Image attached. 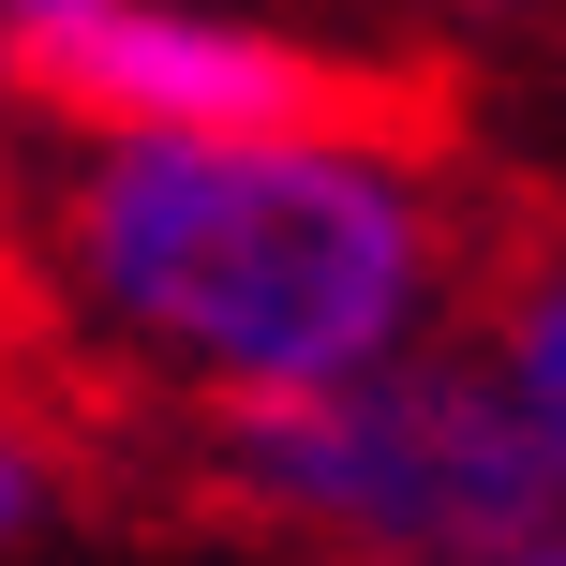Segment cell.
Masks as SVG:
<instances>
[{"label": "cell", "instance_id": "obj_8", "mask_svg": "<svg viewBox=\"0 0 566 566\" xmlns=\"http://www.w3.org/2000/svg\"><path fill=\"white\" fill-rule=\"evenodd\" d=\"M507 566H566V537H537V552H507Z\"/></svg>", "mask_w": 566, "mask_h": 566}, {"label": "cell", "instance_id": "obj_6", "mask_svg": "<svg viewBox=\"0 0 566 566\" xmlns=\"http://www.w3.org/2000/svg\"><path fill=\"white\" fill-rule=\"evenodd\" d=\"M45 15H60V0H0V60H15V45H30Z\"/></svg>", "mask_w": 566, "mask_h": 566}, {"label": "cell", "instance_id": "obj_1", "mask_svg": "<svg viewBox=\"0 0 566 566\" xmlns=\"http://www.w3.org/2000/svg\"><path fill=\"white\" fill-rule=\"evenodd\" d=\"M45 283L105 358L195 402H269L432 343L448 209L388 119L90 135L45 195Z\"/></svg>", "mask_w": 566, "mask_h": 566}, {"label": "cell", "instance_id": "obj_5", "mask_svg": "<svg viewBox=\"0 0 566 566\" xmlns=\"http://www.w3.org/2000/svg\"><path fill=\"white\" fill-rule=\"evenodd\" d=\"M30 492H45V448H30V418H15V402H0V537H15V522H30Z\"/></svg>", "mask_w": 566, "mask_h": 566}, {"label": "cell", "instance_id": "obj_2", "mask_svg": "<svg viewBox=\"0 0 566 566\" xmlns=\"http://www.w3.org/2000/svg\"><path fill=\"white\" fill-rule=\"evenodd\" d=\"M209 448H224L239 492L343 537L358 566H507L566 522L478 358H373L343 388L209 402Z\"/></svg>", "mask_w": 566, "mask_h": 566}, {"label": "cell", "instance_id": "obj_4", "mask_svg": "<svg viewBox=\"0 0 566 566\" xmlns=\"http://www.w3.org/2000/svg\"><path fill=\"white\" fill-rule=\"evenodd\" d=\"M492 388H507V418H522V448H537V478H552V507H566V224L552 239H522L507 269H492Z\"/></svg>", "mask_w": 566, "mask_h": 566}, {"label": "cell", "instance_id": "obj_3", "mask_svg": "<svg viewBox=\"0 0 566 566\" xmlns=\"http://www.w3.org/2000/svg\"><path fill=\"white\" fill-rule=\"evenodd\" d=\"M15 90H45L75 135H269V119H373V75L328 45L195 15V0H60L15 45Z\"/></svg>", "mask_w": 566, "mask_h": 566}, {"label": "cell", "instance_id": "obj_7", "mask_svg": "<svg viewBox=\"0 0 566 566\" xmlns=\"http://www.w3.org/2000/svg\"><path fill=\"white\" fill-rule=\"evenodd\" d=\"M15 105H30V90H15V60H0V179H15Z\"/></svg>", "mask_w": 566, "mask_h": 566}]
</instances>
